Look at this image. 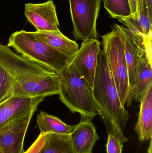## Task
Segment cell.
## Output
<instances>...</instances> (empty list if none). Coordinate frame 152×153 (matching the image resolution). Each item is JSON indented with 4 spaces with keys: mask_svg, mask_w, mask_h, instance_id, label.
Instances as JSON below:
<instances>
[{
    "mask_svg": "<svg viewBox=\"0 0 152 153\" xmlns=\"http://www.w3.org/2000/svg\"><path fill=\"white\" fill-rule=\"evenodd\" d=\"M93 94L98 115L101 118L108 134L121 135L128 121V111L120 103L119 96L103 50L98 59Z\"/></svg>",
    "mask_w": 152,
    "mask_h": 153,
    "instance_id": "cell-1",
    "label": "cell"
},
{
    "mask_svg": "<svg viewBox=\"0 0 152 153\" xmlns=\"http://www.w3.org/2000/svg\"><path fill=\"white\" fill-rule=\"evenodd\" d=\"M62 102L73 113H79L81 119L93 120L98 115L93 91L75 67L68 63L58 74Z\"/></svg>",
    "mask_w": 152,
    "mask_h": 153,
    "instance_id": "cell-2",
    "label": "cell"
},
{
    "mask_svg": "<svg viewBox=\"0 0 152 153\" xmlns=\"http://www.w3.org/2000/svg\"><path fill=\"white\" fill-rule=\"evenodd\" d=\"M7 46L13 48L24 58L57 74L64 69L72 57L38 39L34 32L22 30L14 32L10 36Z\"/></svg>",
    "mask_w": 152,
    "mask_h": 153,
    "instance_id": "cell-3",
    "label": "cell"
},
{
    "mask_svg": "<svg viewBox=\"0 0 152 153\" xmlns=\"http://www.w3.org/2000/svg\"><path fill=\"white\" fill-rule=\"evenodd\" d=\"M104 52L118 93L120 103L125 107L129 91L128 69L125 56L120 26L115 24L112 30L102 37Z\"/></svg>",
    "mask_w": 152,
    "mask_h": 153,
    "instance_id": "cell-4",
    "label": "cell"
},
{
    "mask_svg": "<svg viewBox=\"0 0 152 153\" xmlns=\"http://www.w3.org/2000/svg\"><path fill=\"white\" fill-rule=\"evenodd\" d=\"M101 0H69L73 35L83 41L96 39V23Z\"/></svg>",
    "mask_w": 152,
    "mask_h": 153,
    "instance_id": "cell-5",
    "label": "cell"
},
{
    "mask_svg": "<svg viewBox=\"0 0 152 153\" xmlns=\"http://www.w3.org/2000/svg\"><path fill=\"white\" fill-rule=\"evenodd\" d=\"M120 28L128 69L129 97L136 85L138 68L142 60L146 56H152V39L134 33L123 26H120Z\"/></svg>",
    "mask_w": 152,
    "mask_h": 153,
    "instance_id": "cell-6",
    "label": "cell"
},
{
    "mask_svg": "<svg viewBox=\"0 0 152 153\" xmlns=\"http://www.w3.org/2000/svg\"><path fill=\"white\" fill-rule=\"evenodd\" d=\"M59 76L57 74L51 72L46 75L23 81H14L11 90L0 103L14 97H46L59 94Z\"/></svg>",
    "mask_w": 152,
    "mask_h": 153,
    "instance_id": "cell-7",
    "label": "cell"
},
{
    "mask_svg": "<svg viewBox=\"0 0 152 153\" xmlns=\"http://www.w3.org/2000/svg\"><path fill=\"white\" fill-rule=\"evenodd\" d=\"M0 65L16 82L43 76L53 72L27 60L13 52L7 46L1 44Z\"/></svg>",
    "mask_w": 152,
    "mask_h": 153,
    "instance_id": "cell-8",
    "label": "cell"
},
{
    "mask_svg": "<svg viewBox=\"0 0 152 153\" xmlns=\"http://www.w3.org/2000/svg\"><path fill=\"white\" fill-rule=\"evenodd\" d=\"M101 43L96 39L83 41L80 48L71 57L70 64L85 80L93 91Z\"/></svg>",
    "mask_w": 152,
    "mask_h": 153,
    "instance_id": "cell-9",
    "label": "cell"
},
{
    "mask_svg": "<svg viewBox=\"0 0 152 153\" xmlns=\"http://www.w3.org/2000/svg\"><path fill=\"white\" fill-rule=\"evenodd\" d=\"M36 111H32L0 128V146L4 153L25 152L24 139Z\"/></svg>",
    "mask_w": 152,
    "mask_h": 153,
    "instance_id": "cell-10",
    "label": "cell"
},
{
    "mask_svg": "<svg viewBox=\"0 0 152 153\" xmlns=\"http://www.w3.org/2000/svg\"><path fill=\"white\" fill-rule=\"evenodd\" d=\"M24 13L28 21L37 31L59 30L56 7L52 0L43 3L26 4Z\"/></svg>",
    "mask_w": 152,
    "mask_h": 153,
    "instance_id": "cell-11",
    "label": "cell"
},
{
    "mask_svg": "<svg viewBox=\"0 0 152 153\" xmlns=\"http://www.w3.org/2000/svg\"><path fill=\"white\" fill-rule=\"evenodd\" d=\"M45 98L14 97L0 103V128L32 111L37 110Z\"/></svg>",
    "mask_w": 152,
    "mask_h": 153,
    "instance_id": "cell-12",
    "label": "cell"
},
{
    "mask_svg": "<svg viewBox=\"0 0 152 153\" xmlns=\"http://www.w3.org/2000/svg\"><path fill=\"white\" fill-rule=\"evenodd\" d=\"M72 148L76 153H93L99 136L92 120L81 119L70 134Z\"/></svg>",
    "mask_w": 152,
    "mask_h": 153,
    "instance_id": "cell-13",
    "label": "cell"
},
{
    "mask_svg": "<svg viewBox=\"0 0 152 153\" xmlns=\"http://www.w3.org/2000/svg\"><path fill=\"white\" fill-rule=\"evenodd\" d=\"M140 102L139 117L134 129L140 142H147L152 140V84Z\"/></svg>",
    "mask_w": 152,
    "mask_h": 153,
    "instance_id": "cell-14",
    "label": "cell"
},
{
    "mask_svg": "<svg viewBox=\"0 0 152 153\" xmlns=\"http://www.w3.org/2000/svg\"><path fill=\"white\" fill-rule=\"evenodd\" d=\"M35 36L48 45L62 53L72 57L79 49L76 41L68 38L59 30L54 31H35Z\"/></svg>",
    "mask_w": 152,
    "mask_h": 153,
    "instance_id": "cell-15",
    "label": "cell"
},
{
    "mask_svg": "<svg viewBox=\"0 0 152 153\" xmlns=\"http://www.w3.org/2000/svg\"><path fill=\"white\" fill-rule=\"evenodd\" d=\"M152 84V56L147 55L144 57L139 65L136 85L127 100L128 106H131L133 100L140 102Z\"/></svg>",
    "mask_w": 152,
    "mask_h": 153,
    "instance_id": "cell-16",
    "label": "cell"
},
{
    "mask_svg": "<svg viewBox=\"0 0 152 153\" xmlns=\"http://www.w3.org/2000/svg\"><path fill=\"white\" fill-rule=\"evenodd\" d=\"M36 122L40 133L70 135L76 127V126L66 124L59 118L42 111L37 114Z\"/></svg>",
    "mask_w": 152,
    "mask_h": 153,
    "instance_id": "cell-17",
    "label": "cell"
},
{
    "mask_svg": "<svg viewBox=\"0 0 152 153\" xmlns=\"http://www.w3.org/2000/svg\"><path fill=\"white\" fill-rule=\"evenodd\" d=\"M40 153H76L70 135L48 133L44 145Z\"/></svg>",
    "mask_w": 152,
    "mask_h": 153,
    "instance_id": "cell-18",
    "label": "cell"
},
{
    "mask_svg": "<svg viewBox=\"0 0 152 153\" xmlns=\"http://www.w3.org/2000/svg\"><path fill=\"white\" fill-rule=\"evenodd\" d=\"M104 5L112 18L120 19L132 16L129 0H104Z\"/></svg>",
    "mask_w": 152,
    "mask_h": 153,
    "instance_id": "cell-19",
    "label": "cell"
},
{
    "mask_svg": "<svg viewBox=\"0 0 152 153\" xmlns=\"http://www.w3.org/2000/svg\"><path fill=\"white\" fill-rule=\"evenodd\" d=\"M137 20L144 36L147 39H152V20L150 19L145 0H138Z\"/></svg>",
    "mask_w": 152,
    "mask_h": 153,
    "instance_id": "cell-20",
    "label": "cell"
},
{
    "mask_svg": "<svg viewBox=\"0 0 152 153\" xmlns=\"http://www.w3.org/2000/svg\"><path fill=\"white\" fill-rule=\"evenodd\" d=\"M14 81L13 77L0 65V102L8 95Z\"/></svg>",
    "mask_w": 152,
    "mask_h": 153,
    "instance_id": "cell-21",
    "label": "cell"
},
{
    "mask_svg": "<svg viewBox=\"0 0 152 153\" xmlns=\"http://www.w3.org/2000/svg\"><path fill=\"white\" fill-rule=\"evenodd\" d=\"M123 148V143L117 137L112 134H108L107 153H122Z\"/></svg>",
    "mask_w": 152,
    "mask_h": 153,
    "instance_id": "cell-22",
    "label": "cell"
},
{
    "mask_svg": "<svg viewBox=\"0 0 152 153\" xmlns=\"http://www.w3.org/2000/svg\"><path fill=\"white\" fill-rule=\"evenodd\" d=\"M47 133H40L35 141L24 153H40L46 139Z\"/></svg>",
    "mask_w": 152,
    "mask_h": 153,
    "instance_id": "cell-23",
    "label": "cell"
},
{
    "mask_svg": "<svg viewBox=\"0 0 152 153\" xmlns=\"http://www.w3.org/2000/svg\"><path fill=\"white\" fill-rule=\"evenodd\" d=\"M129 1L130 5V9H131L132 17L135 19L136 17L138 0H129Z\"/></svg>",
    "mask_w": 152,
    "mask_h": 153,
    "instance_id": "cell-24",
    "label": "cell"
},
{
    "mask_svg": "<svg viewBox=\"0 0 152 153\" xmlns=\"http://www.w3.org/2000/svg\"><path fill=\"white\" fill-rule=\"evenodd\" d=\"M150 19L152 20V0H145Z\"/></svg>",
    "mask_w": 152,
    "mask_h": 153,
    "instance_id": "cell-25",
    "label": "cell"
},
{
    "mask_svg": "<svg viewBox=\"0 0 152 153\" xmlns=\"http://www.w3.org/2000/svg\"><path fill=\"white\" fill-rule=\"evenodd\" d=\"M0 153H4L3 150L1 146H0Z\"/></svg>",
    "mask_w": 152,
    "mask_h": 153,
    "instance_id": "cell-26",
    "label": "cell"
}]
</instances>
